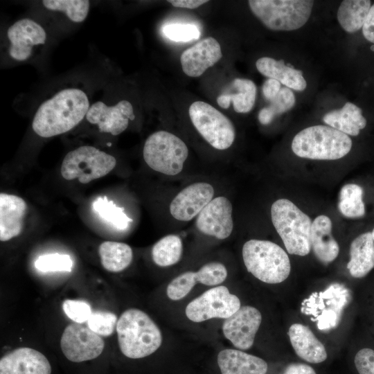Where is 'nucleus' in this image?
I'll return each instance as SVG.
<instances>
[{
    "instance_id": "a19ab883",
    "label": "nucleus",
    "mask_w": 374,
    "mask_h": 374,
    "mask_svg": "<svg viewBox=\"0 0 374 374\" xmlns=\"http://www.w3.org/2000/svg\"><path fill=\"white\" fill-rule=\"evenodd\" d=\"M364 37L373 43L371 50L374 51V3L371 6L365 23L362 27Z\"/></svg>"
},
{
    "instance_id": "a211bd4d",
    "label": "nucleus",
    "mask_w": 374,
    "mask_h": 374,
    "mask_svg": "<svg viewBox=\"0 0 374 374\" xmlns=\"http://www.w3.org/2000/svg\"><path fill=\"white\" fill-rule=\"evenodd\" d=\"M222 57L221 46L213 37H208L185 50L180 57L184 73L193 78L202 75Z\"/></svg>"
},
{
    "instance_id": "1a4fd4ad",
    "label": "nucleus",
    "mask_w": 374,
    "mask_h": 374,
    "mask_svg": "<svg viewBox=\"0 0 374 374\" xmlns=\"http://www.w3.org/2000/svg\"><path fill=\"white\" fill-rule=\"evenodd\" d=\"M188 113L194 127L212 147L224 150L231 146L235 130L231 121L224 114L203 101L193 103Z\"/></svg>"
},
{
    "instance_id": "ddd939ff",
    "label": "nucleus",
    "mask_w": 374,
    "mask_h": 374,
    "mask_svg": "<svg viewBox=\"0 0 374 374\" xmlns=\"http://www.w3.org/2000/svg\"><path fill=\"white\" fill-rule=\"evenodd\" d=\"M135 118L134 107L127 100H121L114 105L103 101L91 104L85 119L96 125L103 133L114 136L123 132L130 121Z\"/></svg>"
},
{
    "instance_id": "f704fd0d",
    "label": "nucleus",
    "mask_w": 374,
    "mask_h": 374,
    "mask_svg": "<svg viewBox=\"0 0 374 374\" xmlns=\"http://www.w3.org/2000/svg\"><path fill=\"white\" fill-rule=\"evenodd\" d=\"M162 32L166 38L176 42H188L200 36L199 28L193 24H167L163 26Z\"/></svg>"
},
{
    "instance_id": "39448f33",
    "label": "nucleus",
    "mask_w": 374,
    "mask_h": 374,
    "mask_svg": "<svg viewBox=\"0 0 374 374\" xmlns=\"http://www.w3.org/2000/svg\"><path fill=\"white\" fill-rule=\"evenodd\" d=\"M272 224L290 254L308 255L311 250V218L287 199L275 201L271 207Z\"/></svg>"
},
{
    "instance_id": "f257e3e1",
    "label": "nucleus",
    "mask_w": 374,
    "mask_h": 374,
    "mask_svg": "<svg viewBox=\"0 0 374 374\" xmlns=\"http://www.w3.org/2000/svg\"><path fill=\"white\" fill-rule=\"evenodd\" d=\"M90 105L84 90L62 89L40 104L33 116L32 129L43 138L66 133L86 118Z\"/></svg>"
},
{
    "instance_id": "6ab92c4d",
    "label": "nucleus",
    "mask_w": 374,
    "mask_h": 374,
    "mask_svg": "<svg viewBox=\"0 0 374 374\" xmlns=\"http://www.w3.org/2000/svg\"><path fill=\"white\" fill-rule=\"evenodd\" d=\"M26 210V203L21 197L3 193L0 194L1 242L10 240L21 233Z\"/></svg>"
},
{
    "instance_id": "37998d69",
    "label": "nucleus",
    "mask_w": 374,
    "mask_h": 374,
    "mask_svg": "<svg viewBox=\"0 0 374 374\" xmlns=\"http://www.w3.org/2000/svg\"><path fill=\"white\" fill-rule=\"evenodd\" d=\"M282 374H317L310 366L303 363H292L288 364Z\"/></svg>"
},
{
    "instance_id": "ea45409f",
    "label": "nucleus",
    "mask_w": 374,
    "mask_h": 374,
    "mask_svg": "<svg viewBox=\"0 0 374 374\" xmlns=\"http://www.w3.org/2000/svg\"><path fill=\"white\" fill-rule=\"evenodd\" d=\"M354 362L359 374H374V350L368 348L359 350Z\"/></svg>"
},
{
    "instance_id": "4468645a",
    "label": "nucleus",
    "mask_w": 374,
    "mask_h": 374,
    "mask_svg": "<svg viewBox=\"0 0 374 374\" xmlns=\"http://www.w3.org/2000/svg\"><path fill=\"white\" fill-rule=\"evenodd\" d=\"M262 321V314L256 308L244 305L224 319L222 332L225 338L240 350L250 348Z\"/></svg>"
},
{
    "instance_id": "7ed1b4c3",
    "label": "nucleus",
    "mask_w": 374,
    "mask_h": 374,
    "mask_svg": "<svg viewBox=\"0 0 374 374\" xmlns=\"http://www.w3.org/2000/svg\"><path fill=\"white\" fill-rule=\"evenodd\" d=\"M346 134L327 125H314L295 135L292 150L298 157L314 160H336L345 157L352 148Z\"/></svg>"
},
{
    "instance_id": "6e6552de",
    "label": "nucleus",
    "mask_w": 374,
    "mask_h": 374,
    "mask_svg": "<svg viewBox=\"0 0 374 374\" xmlns=\"http://www.w3.org/2000/svg\"><path fill=\"white\" fill-rule=\"evenodd\" d=\"M116 164V160L112 155L91 145H82L66 154L61 166V175L66 180L78 179L85 184L107 175Z\"/></svg>"
},
{
    "instance_id": "20e7f679",
    "label": "nucleus",
    "mask_w": 374,
    "mask_h": 374,
    "mask_svg": "<svg viewBox=\"0 0 374 374\" xmlns=\"http://www.w3.org/2000/svg\"><path fill=\"white\" fill-rule=\"evenodd\" d=\"M242 254L247 271L264 283H282L290 274L291 264L287 253L273 242L249 240L244 244Z\"/></svg>"
},
{
    "instance_id": "a878e982",
    "label": "nucleus",
    "mask_w": 374,
    "mask_h": 374,
    "mask_svg": "<svg viewBox=\"0 0 374 374\" xmlns=\"http://www.w3.org/2000/svg\"><path fill=\"white\" fill-rule=\"evenodd\" d=\"M231 87L236 93H224L217 98L220 107L228 109L231 103L233 109L237 113H247L254 106L256 96V86L249 79L235 78L231 83Z\"/></svg>"
},
{
    "instance_id": "c03bdc74",
    "label": "nucleus",
    "mask_w": 374,
    "mask_h": 374,
    "mask_svg": "<svg viewBox=\"0 0 374 374\" xmlns=\"http://www.w3.org/2000/svg\"><path fill=\"white\" fill-rule=\"evenodd\" d=\"M174 7L195 9L197 8L200 6L205 3H207V0H170L168 1Z\"/></svg>"
},
{
    "instance_id": "7c9ffc66",
    "label": "nucleus",
    "mask_w": 374,
    "mask_h": 374,
    "mask_svg": "<svg viewBox=\"0 0 374 374\" xmlns=\"http://www.w3.org/2000/svg\"><path fill=\"white\" fill-rule=\"evenodd\" d=\"M42 5L46 10L62 14L75 24L84 21L90 9V1L85 0H44Z\"/></svg>"
},
{
    "instance_id": "c756f323",
    "label": "nucleus",
    "mask_w": 374,
    "mask_h": 374,
    "mask_svg": "<svg viewBox=\"0 0 374 374\" xmlns=\"http://www.w3.org/2000/svg\"><path fill=\"white\" fill-rule=\"evenodd\" d=\"M363 189L355 184L343 186L339 191L338 209L348 218H358L364 215L365 206L362 200Z\"/></svg>"
},
{
    "instance_id": "a18cd8bd",
    "label": "nucleus",
    "mask_w": 374,
    "mask_h": 374,
    "mask_svg": "<svg viewBox=\"0 0 374 374\" xmlns=\"http://www.w3.org/2000/svg\"><path fill=\"white\" fill-rule=\"evenodd\" d=\"M371 235H372V238H373V242H374V229H373V231H371Z\"/></svg>"
},
{
    "instance_id": "cd10ccee",
    "label": "nucleus",
    "mask_w": 374,
    "mask_h": 374,
    "mask_svg": "<svg viewBox=\"0 0 374 374\" xmlns=\"http://www.w3.org/2000/svg\"><path fill=\"white\" fill-rule=\"evenodd\" d=\"M98 254L103 267L110 272H120L132 262L133 252L127 244L105 241L98 247Z\"/></svg>"
},
{
    "instance_id": "0eeeda50",
    "label": "nucleus",
    "mask_w": 374,
    "mask_h": 374,
    "mask_svg": "<svg viewBox=\"0 0 374 374\" xmlns=\"http://www.w3.org/2000/svg\"><path fill=\"white\" fill-rule=\"evenodd\" d=\"M188 155L186 143L176 135L163 130L150 134L143 149L146 164L153 170L166 175L181 172Z\"/></svg>"
},
{
    "instance_id": "2f4dec72",
    "label": "nucleus",
    "mask_w": 374,
    "mask_h": 374,
    "mask_svg": "<svg viewBox=\"0 0 374 374\" xmlns=\"http://www.w3.org/2000/svg\"><path fill=\"white\" fill-rule=\"evenodd\" d=\"M295 104V96L287 87H281L277 96L270 101L269 106L261 109L258 113V121L262 125H269L275 116L287 112Z\"/></svg>"
},
{
    "instance_id": "9b49d317",
    "label": "nucleus",
    "mask_w": 374,
    "mask_h": 374,
    "mask_svg": "<svg viewBox=\"0 0 374 374\" xmlns=\"http://www.w3.org/2000/svg\"><path fill=\"white\" fill-rule=\"evenodd\" d=\"M241 307L239 298L223 285L212 287L191 301L185 313L191 321L199 323L208 319H226Z\"/></svg>"
},
{
    "instance_id": "dca6fc26",
    "label": "nucleus",
    "mask_w": 374,
    "mask_h": 374,
    "mask_svg": "<svg viewBox=\"0 0 374 374\" xmlns=\"http://www.w3.org/2000/svg\"><path fill=\"white\" fill-rule=\"evenodd\" d=\"M214 188L206 182H195L182 189L170 204L171 215L187 222L198 215L213 199Z\"/></svg>"
},
{
    "instance_id": "aec40b11",
    "label": "nucleus",
    "mask_w": 374,
    "mask_h": 374,
    "mask_svg": "<svg viewBox=\"0 0 374 374\" xmlns=\"http://www.w3.org/2000/svg\"><path fill=\"white\" fill-rule=\"evenodd\" d=\"M332 230L331 220L325 215H320L312 221L311 249L317 258L324 264L335 260L339 252V246L332 235Z\"/></svg>"
},
{
    "instance_id": "473e14b6",
    "label": "nucleus",
    "mask_w": 374,
    "mask_h": 374,
    "mask_svg": "<svg viewBox=\"0 0 374 374\" xmlns=\"http://www.w3.org/2000/svg\"><path fill=\"white\" fill-rule=\"evenodd\" d=\"M93 210L104 220L111 223L118 229H124L130 219L121 208L106 197H99L92 204Z\"/></svg>"
},
{
    "instance_id": "c9c22d12",
    "label": "nucleus",
    "mask_w": 374,
    "mask_h": 374,
    "mask_svg": "<svg viewBox=\"0 0 374 374\" xmlns=\"http://www.w3.org/2000/svg\"><path fill=\"white\" fill-rule=\"evenodd\" d=\"M195 276L197 283L214 286L226 280L227 270L223 264L212 262L205 264L197 271H195Z\"/></svg>"
},
{
    "instance_id": "9d476101",
    "label": "nucleus",
    "mask_w": 374,
    "mask_h": 374,
    "mask_svg": "<svg viewBox=\"0 0 374 374\" xmlns=\"http://www.w3.org/2000/svg\"><path fill=\"white\" fill-rule=\"evenodd\" d=\"M47 39V32L41 24L31 18L20 19L6 30L7 54L16 62L28 61Z\"/></svg>"
},
{
    "instance_id": "b1692460",
    "label": "nucleus",
    "mask_w": 374,
    "mask_h": 374,
    "mask_svg": "<svg viewBox=\"0 0 374 374\" xmlns=\"http://www.w3.org/2000/svg\"><path fill=\"white\" fill-rule=\"evenodd\" d=\"M350 260L347 268L354 278H362L374 267V242L371 232L355 238L350 246Z\"/></svg>"
},
{
    "instance_id": "4c0bfd02",
    "label": "nucleus",
    "mask_w": 374,
    "mask_h": 374,
    "mask_svg": "<svg viewBox=\"0 0 374 374\" xmlns=\"http://www.w3.org/2000/svg\"><path fill=\"white\" fill-rule=\"evenodd\" d=\"M117 317L111 312L97 311L92 312L87 321L88 327L101 336L111 335L116 327Z\"/></svg>"
},
{
    "instance_id": "f8f14e48",
    "label": "nucleus",
    "mask_w": 374,
    "mask_h": 374,
    "mask_svg": "<svg viewBox=\"0 0 374 374\" xmlns=\"http://www.w3.org/2000/svg\"><path fill=\"white\" fill-rule=\"evenodd\" d=\"M105 348L103 339L88 326L80 323L67 326L61 337L60 348L69 362L80 364L98 358Z\"/></svg>"
},
{
    "instance_id": "412c9836",
    "label": "nucleus",
    "mask_w": 374,
    "mask_h": 374,
    "mask_svg": "<svg viewBox=\"0 0 374 374\" xmlns=\"http://www.w3.org/2000/svg\"><path fill=\"white\" fill-rule=\"evenodd\" d=\"M288 335L293 349L302 359L319 364L327 359L325 346L308 326L294 323L289 328Z\"/></svg>"
},
{
    "instance_id": "79ce46f5",
    "label": "nucleus",
    "mask_w": 374,
    "mask_h": 374,
    "mask_svg": "<svg viewBox=\"0 0 374 374\" xmlns=\"http://www.w3.org/2000/svg\"><path fill=\"white\" fill-rule=\"evenodd\" d=\"M281 84L276 80L269 78L262 85V93L264 97L271 101L278 93L281 89Z\"/></svg>"
},
{
    "instance_id": "393cba45",
    "label": "nucleus",
    "mask_w": 374,
    "mask_h": 374,
    "mask_svg": "<svg viewBox=\"0 0 374 374\" xmlns=\"http://www.w3.org/2000/svg\"><path fill=\"white\" fill-rule=\"evenodd\" d=\"M323 121L330 127L348 136H357L366 125V120L361 109L349 102L340 109L332 110L326 114Z\"/></svg>"
},
{
    "instance_id": "58836bf2",
    "label": "nucleus",
    "mask_w": 374,
    "mask_h": 374,
    "mask_svg": "<svg viewBox=\"0 0 374 374\" xmlns=\"http://www.w3.org/2000/svg\"><path fill=\"white\" fill-rule=\"evenodd\" d=\"M62 308L70 319L80 324L87 321L92 314L90 305L81 300L66 299L63 302Z\"/></svg>"
},
{
    "instance_id": "72a5a7b5",
    "label": "nucleus",
    "mask_w": 374,
    "mask_h": 374,
    "mask_svg": "<svg viewBox=\"0 0 374 374\" xmlns=\"http://www.w3.org/2000/svg\"><path fill=\"white\" fill-rule=\"evenodd\" d=\"M35 266L42 272L71 271L73 261L71 256L67 254L48 253L38 257Z\"/></svg>"
},
{
    "instance_id": "bb28decb",
    "label": "nucleus",
    "mask_w": 374,
    "mask_h": 374,
    "mask_svg": "<svg viewBox=\"0 0 374 374\" xmlns=\"http://www.w3.org/2000/svg\"><path fill=\"white\" fill-rule=\"evenodd\" d=\"M371 7L369 0H345L337 10V20L341 28L349 33L363 27Z\"/></svg>"
},
{
    "instance_id": "423d86ee",
    "label": "nucleus",
    "mask_w": 374,
    "mask_h": 374,
    "mask_svg": "<svg viewBox=\"0 0 374 374\" xmlns=\"http://www.w3.org/2000/svg\"><path fill=\"white\" fill-rule=\"evenodd\" d=\"M253 14L267 28L290 31L300 28L310 18L314 1L250 0Z\"/></svg>"
},
{
    "instance_id": "e433bc0d",
    "label": "nucleus",
    "mask_w": 374,
    "mask_h": 374,
    "mask_svg": "<svg viewBox=\"0 0 374 374\" xmlns=\"http://www.w3.org/2000/svg\"><path fill=\"white\" fill-rule=\"evenodd\" d=\"M195 271L184 272L168 284L166 290L168 297L172 301H178L184 298L197 284Z\"/></svg>"
},
{
    "instance_id": "5701e85b",
    "label": "nucleus",
    "mask_w": 374,
    "mask_h": 374,
    "mask_svg": "<svg viewBox=\"0 0 374 374\" xmlns=\"http://www.w3.org/2000/svg\"><path fill=\"white\" fill-rule=\"evenodd\" d=\"M256 66L262 75L278 80L289 89L301 91L306 88L307 82L302 71L286 65L283 60L262 57L256 61Z\"/></svg>"
},
{
    "instance_id": "f03ea898",
    "label": "nucleus",
    "mask_w": 374,
    "mask_h": 374,
    "mask_svg": "<svg viewBox=\"0 0 374 374\" xmlns=\"http://www.w3.org/2000/svg\"><path fill=\"white\" fill-rule=\"evenodd\" d=\"M116 332L121 352L132 359L150 356L162 343L159 327L145 312L136 308L122 313L117 322Z\"/></svg>"
},
{
    "instance_id": "c85d7f7f",
    "label": "nucleus",
    "mask_w": 374,
    "mask_h": 374,
    "mask_svg": "<svg viewBox=\"0 0 374 374\" xmlns=\"http://www.w3.org/2000/svg\"><path fill=\"white\" fill-rule=\"evenodd\" d=\"M182 252L181 239L177 235L170 234L163 237L154 244L152 258L157 265L169 267L180 260Z\"/></svg>"
},
{
    "instance_id": "f3484780",
    "label": "nucleus",
    "mask_w": 374,
    "mask_h": 374,
    "mask_svg": "<svg viewBox=\"0 0 374 374\" xmlns=\"http://www.w3.org/2000/svg\"><path fill=\"white\" fill-rule=\"evenodd\" d=\"M53 367L45 355L28 347H20L0 359V374H52Z\"/></svg>"
},
{
    "instance_id": "2eb2a0df",
    "label": "nucleus",
    "mask_w": 374,
    "mask_h": 374,
    "mask_svg": "<svg viewBox=\"0 0 374 374\" xmlns=\"http://www.w3.org/2000/svg\"><path fill=\"white\" fill-rule=\"evenodd\" d=\"M232 211L229 199L224 196L215 197L197 215L196 227L205 235L224 240L233 229Z\"/></svg>"
},
{
    "instance_id": "4be33fe9",
    "label": "nucleus",
    "mask_w": 374,
    "mask_h": 374,
    "mask_svg": "<svg viewBox=\"0 0 374 374\" xmlns=\"http://www.w3.org/2000/svg\"><path fill=\"white\" fill-rule=\"evenodd\" d=\"M217 364L222 374H266L268 369L264 359L231 348L219 353Z\"/></svg>"
}]
</instances>
